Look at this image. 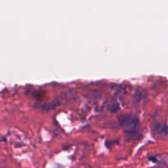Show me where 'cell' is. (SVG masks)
<instances>
[{"mask_svg":"<svg viewBox=\"0 0 168 168\" xmlns=\"http://www.w3.org/2000/svg\"><path fill=\"white\" fill-rule=\"evenodd\" d=\"M153 128L155 133L160 137H165L168 134V127L164 123H156Z\"/></svg>","mask_w":168,"mask_h":168,"instance_id":"cell-2","label":"cell"},{"mask_svg":"<svg viewBox=\"0 0 168 168\" xmlns=\"http://www.w3.org/2000/svg\"><path fill=\"white\" fill-rule=\"evenodd\" d=\"M147 98V93L146 92L142 89H138L135 92L134 94V101L136 103H140L144 102V100H145Z\"/></svg>","mask_w":168,"mask_h":168,"instance_id":"cell-3","label":"cell"},{"mask_svg":"<svg viewBox=\"0 0 168 168\" xmlns=\"http://www.w3.org/2000/svg\"><path fill=\"white\" fill-rule=\"evenodd\" d=\"M119 124L125 132L134 133L137 132L140 127V122L138 117L133 114H123L118 117Z\"/></svg>","mask_w":168,"mask_h":168,"instance_id":"cell-1","label":"cell"}]
</instances>
